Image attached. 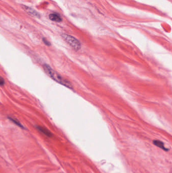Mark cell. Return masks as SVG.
Returning a JSON list of instances; mask_svg holds the SVG:
<instances>
[{
  "label": "cell",
  "instance_id": "1",
  "mask_svg": "<svg viewBox=\"0 0 172 173\" xmlns=\"http://www.w3.org/2000/svg\"><path fill=\"white\" fill-rule=\"evenodd\" d=\"M43 68L46 74L48 75V76H50L51 79H52L55 82L66 86L69 89H72V86L70 83V82L64 80L58 72L52 69L50 66L44 64V65H43Z\"/></svg>",
  "mask_w": 172,
  "mask_h": 173
},
{
  "label": "cell",
  "instance_id": "4",
  "mask_svg": "<svg viewBox=\"0 0 172 173\" xmlns=\"http://www.w3.org/2000/svg\"><path fill=\"white\" fill-rule=\"evenodd\" d=\"M153 143L154 145L157 146V147H159V148H161L164 151H167L169 150L168 148H166L164 145V143L162 142L159 141V140H154L153 141Z\"/></svg>",
  "mask_w": 172,
  "mask_h": 173
},
{
  "label": "cell",
  "instance_id": "7",
  "mask_svg": "<svg viewBox=\"0 0 172 173\" xmlns=\"http://www.w3.org/2000/svg\"><path fill=\"white\" fill-rule=\"evenodd\" d=\"M9 119H10V121H12V122H13L15 124L17 125V126H19L21 128H22V129H24L23 126L21 124V123H20L19 121L15 119H14V118H11V117H8Z\"/></svg>",
  "mask_w": 172,
  "mask_h": 173
},
{
  "label": "cell",
  "instance_id": "2",
  "mask_svg": "<svg viewBox=\"0 0 172 173\" xmlns=\"http://www.w3.org/2000/svg\"><path fill=\"white\" fill-rule=\"evenodd\" d=\"M62 37L67 43L75 51H78L81 48V44L77 39L70 35L63 34Z\"/></svg>",
  "mask_w": 172,
  "mask_h": 173
},
{
  "label": "cell",
  "instance_id": "5",
  "mask_svg": "<svg viewBox=\"0 0 172 173\" xmlns=\"http://www.w3.org/2000/svg\"><path fill=\"white\" fill-rule=\"evenodd\" d=\"M37 128L39 131H40L43 134L46 135V136H48V137H51L52 136V134L51 133V132L45 128L42 127H40V126H37Z\"/></svg>",
  "mask_w": 172,
  "mask_h": 173
},
{
  "label": "cell",
  "instance_id": "9",
  "mask_svg": "<svg viewBox=\"0 0 172 173\" xmlns=\"http://www.w3.org/2000/svg\"><path fill=\"white\" fill-rule=\"evenodd\" d=\"M5 84V80L4 79H3L2 77L1 78V79H0V84L2 86H3Z\"/></svg>",
  "mask_w": 172,
  "mask_h": 173
},
{
  "label": "cell",
  "instance_id": "3",
  "mask_svg": "<svg viewBox=\"0 0 172 173\" xmlns=\"http://www.w3.org/2000/svg\"><path fill=\"white\" fill-rule=\"evenodd\" d=\"M21 6L24 11H26V12L28 14L31 16L34 17L36 18H40V15L39 14V13L37 12V11L34 10L33 9L31 8V7L26 6L25 5H21Z\"/></svg>",
  "mask_w": 172,
  "mask_h": 173
},
{
  "label": "cell",
  "instance_id": "6",
  "mask_svg": "<svg viewBox=\"0 0 172 173\" xmlns=\"http://www.w3.org/2000/svg\"><path fill=\"white\" fill-rule=\"evenodd\" d=\"M49 18L52 21L60 22L62 21L61 17L56 14H51L49 15Z\"/></svg>",
  "mask_w": 172,
  "mask_h": 173
},
{
  "label": "cell",
  "instance_id": "8",
  "mask_svg": "<svg viewBox=\"0 0 172 173\" xmlns=\"http://www.w3.org/2000/svg\"><path fill=\"white\" fill-rule=\"evenodd\" d=\"M43 42L47 46H49L51 45V43L48 42V41L47 40V39H45V38L43 39Z\"/></svg>",
  "mask_w": 172,
  "mask_h": 173
}]
</instances>
